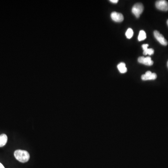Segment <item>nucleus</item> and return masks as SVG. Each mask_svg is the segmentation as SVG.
I'll list each match as a JSON object with an SVG mask.
<instances>
[{
    "mask_svg": "<svg viewBox=\"0 0 168 168\" xmlns=\"http://www.w3.org/2000/svg\"><path fill=\"white\" fill-rule=\"evenodd\" d=\"M14 156L17 160L22 163H26L30 158V154L28 151L21 149L15 151Z\"/></svg>",
    "mask_w": 168,
    "mask_h": 168,
    "instance_id": "f257e3e1",
    "label": "nucleus"
},
{
    "mask_svg": "<svg viewBox=\"0 0 168 168\" xmlns=\"http://www.w3.org/2000/svg\"><path fill=\"white\" fill-rule=\"evenodd\" d=\"M144 7L143 4L137 3L133 6L132 12L136 17L139 18L143 11Z\"/></svg>",
    "mask_w": 168,
    "mask_h": 168,
    "instance_id": "f03ea898",
    "label": "nucleus"
},
{
    "mask_svg": "<svg viewBox=\"0 0 168 168\" xmlns=\"http://www.w3.org/2000/svg\"><path fill=\"white\" fill-rule=\"evenodd\" d=\"M156 7L157 9L161 11H168V2L165 0L157 1L156 2Z\"/></svg>",
    "mask_w": 168,
    "mask_h": 168,
    "instance_id": "7ed1b4c3",
    "label": "nucleus"
},
{
    "mask_svg": "<svg viewBox=\"0 0 168 168\" xmlns=\"http://www.w3.org/2000/svg\"><path fill=\"white\" fill-rule=\"evenodd\" d=\"M154 37L160 43L164 46H166L168 44V42L165 39L163 35L160 33V32L157 30H155L154 32Z\"/></svg>",
    "mask_w": 168,
    "mask_h": 168,
    "instance_id": "20e7f679",
    "label": "nucleus"
},
{
    "mask_svg": "<svg viewBox=\"0 0 168 168\" xmlns=\"http://www.w3.org/2000/svg\"><path fill=\"white\" fill-rule=\"evenodd\" d=\"M141 78L144 81L155 80L157 78V75L155 73H152L151 71H148L145 74L142 76Z\"/></svg>",
    "mask_w": 168,
    "mask_h": 168,
    "instance_id": "39448f33",
    "label": "nucleus"
},
{
    "mask_svg": "<svg viewBox=\"0 0 168 168\" xmlns=\"http://www.w3.org/2000/svg\"><path fill=\"white\" fill-rule=\"evenodd\" d=\"M111 17L113 21L115 22H122L124 20V17L123 14L120 13L114 12L111 14Z\"/></svg>",
    "mask_w": 168,
    "mask_h": 168,
    "instance_id": "423d86ee",
    "label": "nucleus"
},
{
    "mask_svg": "<svg viewBox=\"0 0 168 168\" xmlns=\"http://www.w3.org/2000/svg\"><path fill=\"white\" fill-rule=\"evenodd\" d=\"M138 61L140 64L149 66L153 65L154 64V62L152 60L151 57L149 56H148L146 58L143 56H140L138 59Z\"/></svg>",
    "mask_w": 168,
    "mask_h": 168,
    "instance_id": "0eeeda50",
    "label": "nucleus"
},
{
    "mask_svg": "<svg viewBox=\"0 0 168 168\" xmlns=\"http://www.w3.org/2000/svg\"><path fill=\"white\" fill-rule=\"evenodd\" d=\"M8 141V137L6 134H2L0 135V147L4 146Z\"/></svg>",
    "mask_w": 168,
    "mask_h": 168,
    "instance_id": "6e6552de",
    "label": "nucleus"
},
{
    "mask_svg": "<svg viewBox=\"0 0 168 168\" xmlns=\"http://www.w3.org/2000/svg\"><path fill=\"white\" fill-rule=\"evenodd\" d=\"M118 69L121 73H125L127 72V68H126V64L123 62H121L117 65Z\"/></svg>",
    "mask_w": 168,
    "mask_h": 168,
    "instance_id": "1a4fd4ad",
    "label": "nucleus"
},
{
    "mask_svg": "<svg viewBox=\"0 0 168 168\" xmlns=\"http://www.w3.org/2000/svg\"><path fill=\"white\" fill-rule=\"evenodd\" d=\"M146 38H147V36H146V32L144 30H140L139 34L138 37L139 41H142L145 40Z\"/></svg>",
    "mask_w": 168,
    "mask_h": 168,
    "instance_id": "9d476101",
    "label": "nucleus"
},
{
    "mask_svg": "<svg viewBox=\"0 0 168 168\" xmlns=\"http://www.w3.org/2000/svg\"><path fill=\"white\" fill-rule=\"evenodd\" d=\"M134 32L132 29L128 28L126 32V36L128 39H130L133 37Z\"/></svg>",
    "mask_w": 168,
    "mask_h": 168,
    "instance_id": "9b49d317",
    "label": "nucleus"
},
{
    "mask_svg": "<svg viewBox=\"0 0 168 168\" xmlns=\"http://www.w3.org/2000/svg\"><path fill=\"white\" fill-rule=\"evenodd\" d=\"M154 53V50L152 48H149V49H147L146 51H143V54L144 55H152Z\"/></svg>",
    "mask_w": 168,
    "mask_h": 168,
    "instance_id": "f8f14e48",
    "label": "nucleus"
},
{
    "mask_svg": "<svg viewBox=\"0 0 168 168\" xmlns=\"http://www.w3.org/2000/svg\"><path fill=\"white\" fill-rule=\"evenodd\" d=\"M148 44H144L142 46L143 50V51H146L147 49H148Z\"/></svg>",
    "mask_w": 168,
    "mask_h": 168,
    "instance_id": "ddd939ff",
    "label": "nucleus"
},
{
    "mask_svg": "<svg viewBox=\"0 0 168 168\" xmlns=\"http://www.w3.org/2000/svg\"><path fill=\"white\" fill-rule=\"evenodd\" d=\"M110 1L111 2H112V3H113V4H117L118 2L119 1L118 0H110Z\"/></svg>",
    "mask_w": 168,
    "mask_h": 168,
    "instance_id": "4468645a",
    "label": "nucleus"
},
{
    "mask_svg": "<svg viewBox=\"0 0 168 168\" xmlns=\"http://www.w3.org/2000/svg\"><path fill=\"white\" fill-rule=\"evenodd\" d=\"M0 168H5L4 165H2L1 163H0Z\"/></svg>",
    "mask_w": 168,
    "mask_h": 168,
    "instance_id": "2eb2a0df",
    "label": "nucleus"
},
{
    "mask_svg": "<svg viewBox=\"0 0 168 168\" xmlns=\"http://www.w3.org/2000/svg\"><path fill=\"white\" fill-rule=\"evenodd\" d=\"M167 25H168V20H167Z\"/></svg>",
    "mask_w": 168,
    "mask_h": 168,
    "instance_id": "dca6fc26",
    "label": "nucleus"
},
{
    "mask_svg": "<svg viewBox=\"0 0 168 168\" xmlns=\"http://www.w3.org/2000/svg\"><path fill=\"white\" fill-rule=\"evenodd\" d=\"M167 67H168V62H167Z\"/></svg>",
    "mask_w": 168,
    "mask_h": 168,
    "instance_id": "f3484780",
    "label": "nucleus"
}]
</instances>
